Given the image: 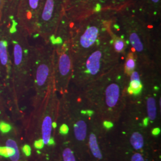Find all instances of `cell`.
Segmentation results:
<instances>
[{"label":"cell","instance_id":"16","mask_svg":"<svg viewBox=\"0 0 161 161\" xmlns=\"http://www.w3.org/2000/svg\"><path fill=\"white\" fill-rule=\"evenodd\" d=\"M146 106L147 114V118L150 121H154L157 116V103L154 96H148L146 97Z\"/></svg>","mask_w":161,"mask_h":161},{"label":"cell","instance_id":"11","mask_svg":"<svg viewBox=\"0 0 161 161\" xmlns=\"http://www.w3.org/2000/svg\"><path fill=\"white\" fill-rule=\"evenodd\" d=\"M132 5L150 22H161V0H135Z\"/></svg>","mask_w":161,"mask_h":161},{"label":"cell","instance_id":"13","mask_svg":"<svg viewBox=\"0 0 161 161\" xmlns=\"http://www.w3.org/2000/svg\"><path fill=\"white\" fill-rule=\"evenodd\" d=\"M20 0H2L1 25L9 24L16 20L17 8Z\"/></svg>","mask_w":161,"mask_h":161},{"label":"cell","instance_id":"15","mask_svg":"<svg viewBox=\"0 0 161 161\" xmlns=\"http://www.w3.org/2000/svg\"><path fill=\"white\" fill-rule=\"evenodd\" d=\"M137 66V56L131 50L128 49L123 60L124 71L127 77L130 76Z\"/></svg>","mask_w":161,"mask_h":161},{"label":"cell","instance_id":"25","mask_svg":"<svg viewBox=\"0 0 161 161\" xmlns=\"http://www.w3.org/2000/svg\"><path fill=\"white\" fill-rule=\"evenodd\" d=\"M104 126L106 128H110L113 127V124L112 122L109 121H104L103 123Z\"/></svg>","mask_w":161,"mask_h":161},{"label":"cell","instance_id":"17","mask_svg":"<svg viewBox=\"0 0 161 161\" xmlns=\"http://www.w3.org/2000/svg\"><path fill=\"white\" fill-rule=\"evenodd\" d=\"M74 132L76 138L79 141H83L86 137V122L84 120L77 121L74 125Z\"/></svg>","mask_w":161,"mask_h":161},{"label":"cell","instance_id":"22","mask_svg":"<svg viewBox=\"0 0 161 161\" xmlns=\"http://www.w3.org/2000/svg\"><path fill=\"white\" fill-rule=\"evenodd\" d=\"M116 7L117 8L128 4H133L135 0H114Z\"/></svg>","mask_w":161,"mask_h":161},{"label":"cell","instance_id":"14","mask_svg":"<svg viewBox=\"0 0 161 161\" xmlns=\"http://www.w3.org/2000/svg\"><path fill=\"white\" fill-rule=\"evenodd\" d=\"M110 36L115 52L124 60L129 48L127 40L121 33L118 32L112 26L110 30Z\"/></svg>","mask_w":161,"mask_h":161},{"label":"cell","instance_id":"28","mask_svg":"<svg viewBox=\"0 0 161 161\" xmlns=\"http://www.w3.org/2000/svg\"><path fill=\"white\" fill-rule=\"evenodd\" d=\"M149 119L148 118H144V120H143V122H144V125L145 126H147V124H148V121H149Z\"/></svg>","mask_w":161,"mask_h":161},{"label":"cell","instance_id":"26","mask_svg":"<svg viewBox=\"0 0 161 161\" xmlns=\"http://www.w3.org/2000/svg\"><path fill=\"white\" fill-rule=\"evenodd\" d=\"M159 133H160V129L159 128H156L152 131V134L155 136H158Z\"/></svg>","mask_w":161,"mask_h":161},{"label":"cell","instance_id":"12","mask_svg":"<svg viewBox=\"0 0 161 161\" xmlns=\"http://www.w3.org/2000/svg\"><path fill=\"white\" fill-rule=\"evenodd\" d=\"M143 83L142 80V70L139 64L134 72L128 77L126 92L130 96H137L142 91Z\"/></svg>","mask_w":161,"mask_h":161},{"label":"cell","instance_id":"20","mask_svg":"<svg viewBox=\"0 0 161 161\" xmlns=\"http://www.w3.org/2000/svg\"><path fill=\"white\" fill-rule=\"evenodd\" d=\"M6 108L7 107L5 98L4 96V92L1 86V84L0 82V121L10 119V117L7 114Z\"/></svg>","mask_w":161,"mask_h":161},{"label":"cell","instance_id":"21","mask_svg":"<svg viewBox=\"0 0 161 161\" xmlns=\"http://www.w3.org/2000/svg\"><path fill=\"white\" fill-rule=\"evenodd\" d=\"M63 159L64 161H76L72 151L69 148H66L64 150L63 152Z\"/></svg>","mask_w":161,"mask_h":161},{"label":"cell","instance_id":"10","mask_svg":"<svg viewBox=\"0 0 161 161\" xmlns=\"http://www.w3.org/2000/svg\"><path fill=\"white\" fill-rule=\"evenodd\" d=\"M44 0H20L16 22L29 37H36L37 21Z\"/></svg>","mask_w":161,"mask_h":161},{"label":"cell","instance_id":"18","mask_svg":"<svg viewBox=\"0 0 161 161\" xmlns=\"http://www.w3.org/2000/svg\"><path fill=\"white\" fill-rule=\"evenodd\" d=\"M89 144L90 147V149L92 150L93 156L99 159H102V155L100 152V149L98 146L97 138L95 134H91L90 136V140H89Z\"/></svg>","mask_w":161,"mask_h":161},{"label":"cell","instance_id":"29","mask_svg":"<svg viewBox=\"0 0 161 161\" xmlns=\"http://www.w3.org/2000/svg\"><path fill=\"white\" fill-rule=\"evenodd\" d=\"M0 161H4V160L3 159V158L0 156Z\"/></svg>","mask_w":161,"mask_h":161},{"label":"cell","instance_id":"24","mask_svg":"<svg viewBox=\"0 0 161 161\" xmlns=\"http://www.w3.org/2000/svg\"><path fill=\"white\" fill-rule=\"evenodd\" d=\"M69 131V128L66 124H63L60 129V132L62 134H67Z\"/></svg>","mask_w":161,"mask_h":161},{"label":"cell","instance_id":"1","mask_svg":"<svg viewBox=\"0 0 161 161\" xmlns=\"http://www.w3.org/2000/svg\"><path fill=\"white\" fill-rule=\"evenodd\" d=\"M112 27L125 38L137 62L161 68V22H150L130 4L117 9Z\"/></svg>","mask_w":161,"mask_h":161},{"label":"cell","instance_id":"9","mask_svg":"<svg viewBox=\"0 0 161 161\" xmlns=\"http://www.w3.org/2000/svg\"><path fill=\"white\" fill-rule=\"evenodd\" d=\"M116 7L114 0H64V13L70 25L94 13Z\"/></svg>","mask_w":161,"mask_h":161},{"label":"cell","instance_id":"8","mask_svg":"<svg viewBox=\"0 0 161 161\" xmlns=\"http://www.w3.org/2000/svg\"><path fill=\"white\" fill-rule=\"evenodd\" d=\"M10 23L0 25V82L6 104L10 97L12 87V57L10 52Z\"/></svg>","mask_w":161,"mask_h":161},{"label":"cell","instance_id":"3","mask_svg":"<svg viewBox=\"0 0 161 161\" xmlns=\"http://www.w3.org/2000/svg\"><path fill=\"white\" fill-rule=\"evenodd\" d=\"M116 7L109 8L70 25V47L74 62L100 42L110 37Z\"/></svg>","mask_w":161,"mask_h":161},{"label":"cell","instance_id":"4","mask_svg":"<svg viewBox=\"0 0 161 161\" xmlns=\"http://www.w3.org/2000/svg\"><path fill=\"white\" fill-rule=\"evenodd\" d=\"M121 60L110 36L74 61L71 82L84 88L115 68Z\"/></svg>","mask_w":161,"mask_h":161},{"label":"cell","instance_id":"6","mask_svg":"<svg viewBox=\"0 0 161 161\" xmlns=\"http://www.w3.org/2000/svg\"><path fill=\"white\" fill-rule=\"evenodd\" d=\"M54 49L50 42L32 48V85L35 90L34 104L40 107L53 81Z\"/></svg>","mask_w":161,"mask_h":161},{"label":"cell","instance_id":"19","mask_svg":"<svg viewBox=\"0 0 161 161\" xmlns=\"http://www.w3.org/2000/svg\"><path fill=\"white\" fill-rule=\"evenodd\" d=\"M130 142L134 149H142L144 146V140L142 135L138 132H134L130 138Z\"/></svg>","mask_w":161,"mask_h":161},{"label":"cell","instance_id":"5","mask_svg":"<svg viewBox=\"0 0 161 161\" xmlns=\"http://www.w3.org/2000/svg\"><path fill=\"white\" fill-rule=\"evenodd\" d=\"M70 41V24L64 16L56 32L49 40L54 49V84L55 89L60 92L66 91L73 74L74 59Z\"/></svg>","mask_w":161,"mask_h":161},{"label":"cell","instance_id":"7","mask_svg":"<svg viewBox=\"0 0 161 161\" xmlns=\"http://www.w3.org/2000/svg\"><path fill=\"white\" fill-rule=\"evenodd\" d=\"M64 0H44L37 21L36 37L48 42L64 16Z\"/></svg>","mask_w":161,"mask_h":161},{"label":"cell","instance_id":"2","mask_svg":"<svg viewBox=\"0 0 161 161\" xmlns=\"http://www.w3.org/2000/svg\"><path fill=\"white\" fill-rule=\"evenodd\" d=\"M12 47V75L11 92L6 103L12 114L13 121L22 114L20 102L32 85V48L29 35L18 25L16 20L10 23Z\"/></svg>","mask_w":161,"mask_h":161},{"label":"cell","instance_id":"23","mask_svg":"<svg viewBox=\"0 0 161 161\" xmlns=\"http://www.w3.org/2000/svg\"><path fill=\"white\" fill-rule=\"evenodd\" d=\"M131 161H144L142 155L138 153H136L132 155Z\"/></svg>","mask_w":161,"mask_h":161},{"label":"cell","instance_id":"27","mask_svg":"<svg viewBox=\"0 0 161 161\" xmlns=\"http://www.w3.org/2000/svg\"><path fill=\"white\" fill-rule=\"evenodd\" d=\"M1 7H2V0H0V25H1Z\"/></svg>","mask_w":161,"mask_h":161}]
</instances>
